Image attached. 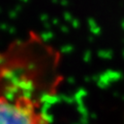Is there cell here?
<instances>
[{"instance_id": "cell-1", "label": "cell", "mask_w": 124, "mask_h": 124, "mask_svg": "<svg viewBox=\"0 0 124 124\" xmlns=\"http://www.w3.org/2000/svg\"><path fill=\"white\" fill-rule=\"evenodd\" d=\"M0 124H50V118L31 97L0 96Z\"/></svg>"}]
</instances>
